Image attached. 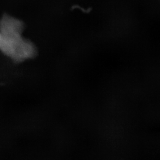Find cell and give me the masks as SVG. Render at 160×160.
Returning <instances> with one entry per match:
<instances>
[{
  "mask_svg": "<svg viewBox=\"0 0 160 160\" xmlns=\"http://www.w3.org/2000/svg\"><path fill=\"white\" fill-rule=\"evenodd\" d=\"M23 23L8 15L0 20V51L16 62L32 57L35 49L22 35Z\"/></svg>",
  "mask_w": 160,
  "mask_h": 160,
  "instance_id": "1",
  "label": "cell"
}]
</instances>
